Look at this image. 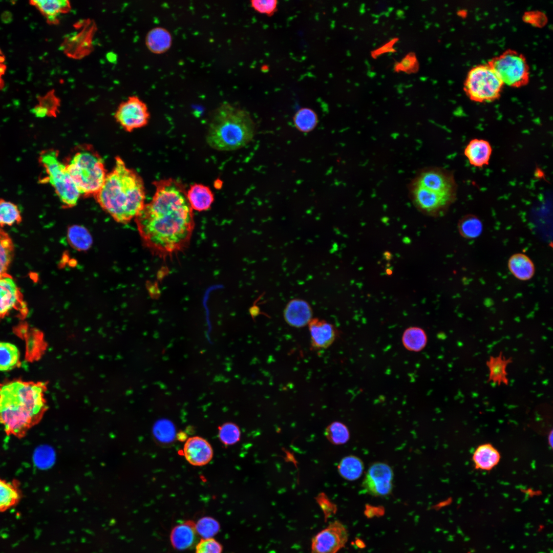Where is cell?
Instances as JSON below:
<instances>
[{
    "label": "cell",
    "instance_id": "cell-45",
    "mask_svg": "<svg viewBox=\"0 0 553 553\" xmlns=\"http://www.w3.org/2000/svg\"><path fill=\"white\" fill-rule=\"evenodd\" d=\"M398 40L399 39L397 37L393 38L380 47L372 51L371 52L372 58L376 59L385 54L395 52L394 46Z\"/></svg>",
    "mask_w": 553,
    "mask_h": 553
},
{
    "label": "cell",
    "instance_id": "cell-15",
    "mask_svg": "<svg viewBox=\"0 0 553 553\" xmlns=\"http://www.w3.org/2000/svg\"><path fill=\"white\" fill-rule=\"evenodd\" d=\"M185 459L194 466H203L212 459L214 452L211 445L205 439L193 436L185 441L183 449Z\"/></svg>",
    "mask_w": 553,
    "mask_h": 553
},
{
    "label": "cell",
    "instance_id": "cell-40",
    "mask_svg": "<svg viewBox=\"0 0 553 553\" xmlns=\"http://www.w3.org/2000/svg\"><path fill=\"white\" fill-rule=\"evenodd\" d=\"M58 104L57 99L53 95L49 94L42 98L32 112L37 117L53 116L56 115Z\"/></svg>",
    "mask_w": 553,
    "mask_h": 553
},
{
    "label": "cell",
    "instance_id": "cell-46",
    "mask_svg": "<svg viewBox=\"0 0 553 553\" xmlns=\"http://www.w3.org/2000/svg\"><path fill=\"white\" fill-rule=\"evenodd\" d=\"M2 62L3 61H0V85L2 82V77L5 70V66L2 63Z\"/></svg>",
    "mask_w": 553,
    "mask_h": 553
},
{
    "label": "cell",
    "instance_id": "cell-5",
    "mask_svg": "<svg viewBox=\"0 0 553 553\" xmlns=\"http://www.w3.org/2000/svg\"><path fill=\"white\" fill-rule=\"evenodd\" d=\"M64 164L80 196L95 197L107 173L102 158L94 148L88 144L78 146Z\"/></svg>",
    "mask_w": 553,
    "mask_h": 553
},
{
    "label": "cell",
    "instance_id": "cell-36",
    "mask_svg": "<svg viewBox=\"0 0 553 553\" xmlns=\"http://www.w3.org/2000/svg\"><path fill=\"white\" fill-rule=\"evenodd\" d=\"M153 434L155 439L160 443H168L175 439V428L171 421L162 419L157 421L154 425Z\"/></svg>",
    "mask_w": 553,
    "mask_h": 553
},
{
    "label": "cell",
    "instance_id": "cell-2",
    "mask_svg": "<svg viewBox=\"0 0 553 553\" xmlns=\"http://www.w3.org/2000/svg\"><path fill=\"white\" fill-rule=\"evenodd\" d=\"M43 382L20 379L0 383V424L8 436L22 438L47 410Z\"/></svg>",
    "mask_w": 553,
    "mask_h": 553
},
{
    "label": "cell",
    "instance_id": "cell-30",
    "mask_svg": "<svg viewBox=\"0 0 553 553\" xmlns=\"http://www.w3.org/2000/svg\"><path fill=\"white\" fill-rule=\"evenodd\" d=\"M402 342L408 350L419 352L426 346L427 336L422 329L417 327H409L403 332Z\"/></svg>",
    "mask_w": 553,
    "mask_h": 553
},
{
    "label": "cell",
    "instance_id": "cell-16",
    "mask_svg": "<svg viewBox=\"0 0 553 553\" xmlns=\"http://www.w3.org/2000/svg\"><path fill=\"white\" fill-rule=\"evenodd\" d=\"M286 322L296 328L302 327L311 321L312 311L305 301L294 299L288 303L284 313Z\"/></svg>",
    "mask_w": 553,
    "mask_h": 553
},
{
    "label": "cell",
    "instance_id": "cell-33",
    "mask_svg": "<svg viewBox=\"0 0 553 553\" xmlns=\"http://www.w3.org/2000/svg\"><path fill=\"white\" fill-rule=\"evenodd\" d=\"M14 255V246L12 239L0 228V274L7 272Z\"/></svg>",
    "mask_w": 553,
    "mask_h": 553
},
{
    "label": "cell",
    "instance_id": "cell-34",
    "mask_svg": "<svg viewBox=\"0 0 553 553\" xmlns=\"http://www.w3.org/2000/svg\"><path fill=\"white\" fill-rule=\"evenodd\" d=\"M293 122L296 128L305 133L312 131L317 125L318 117L312 109L303 108L299 110L293 117Z\"/></svg>",
    "mask_w": 553,
    "mask_h": 553
},
{
    "label": "cell",
    "instance_id": "cell-4",
    "mask_svg": "<svg viewBox=\"0 0 553 553\" xmlns=\"http://www.w3.org/2000/svg\"><path fill=\"white\" fill-rule=\"evenodd\" d=\"M255 130V124L248 112L225 102L214 111L206 140L214 150L235 151L252 140Z\"/></svg>",
    "mask_w": 553,
    "mask_h": 553
},
{
    "label": "cell",
    "instance_id": "cell-41",
    "mask_svg": "<svg viewBox=\"0 0 553 553\" xmlns=\"http://www.w3.org/2000/svg\"><path fill=\"white\" fill-rule=\"evenodd\" d=\"M419 68V64L415 53L409 52L400 61L394 64L393 70L397 73L403 72L410 74L417 73Z\"/></svg>",
    "mask_w": 553,
    "mask_h": 553
},
{
    "label": "cell",
    "instance_id": "cell-47",
    "mask_svg": "<svg viewBox=\"0 0 553 553\" xmlns=\"http://www.w3.org/2000/svg\"><path fill=\"white\" fill-rule=\"evenodd\" d=\"M3 60V58L1 56V52H0V61H2Z\"/></svg>",
    "mask_w": 553,
    "mask_h": 553
},
{
    "label": "cell",
    "instance_id": "cell-12",
    "mask_svg": "<svg viewBox=\"0 0 553 553\" xmlns=\"http://www.w3.org/2000/svg\"><path fill=\"white\" fill-rule=\"evenodd\" d=\"M411 182L433 193L456 196L454 177L450 172L441 168H423Z\"/></svg>",
    "mask_w": 553,
    "mask_h": 553
},
{
    "label": "cell",
    "instance_id": "cell-13",
    "mask_svg": "<svg viewBox=\"0 0 553 553\" xmlns=\"http://www.w3.org/2000/svg\"><path fill=\"white\" fill-rule=\"evenodd\" d=\"M345 525L335 520L318 533L312 539L311 553H337L348 541Z\"/></svg>",
    "mask_w": 553,
    "mask_h": 553
},
{
    "label": "cell",
    "instance_id": "cell-38",
    "mask_svg": "<svg viewBox=\"0 0 553 553\" xmlns=\"http://www.w3.org/2000/svg\"><path fill=\"white\" fill-rule=\"evenodd\" d=\"M197 534L202 539L212 538L220 530V526L217 520L212 517L205 516L198 520L195 524Z\"/></svg>",
    "mask_w": 553,
    "mask_h": 553
},
{
    "label": "cell",
    "instance_id": "cell-3",
    "mask_svg": "<svg viewBox=\"0 0 553 553\" xmlns=\"http://www.w3.org/2000/svg\"><path fill=\"white\" fill-rule=\"evenodd\" d=\"M100 207L116 221L127 223L135 218L145 205V190L141 176L127 167L119 156L94 197Z\"/></svg>",
    "mask_w": 553,
    "mask_h": 553
},
{
    "label": "cell",
    "instance_id": "cell-39",
    "mask_svg": "<svg viewBox=\"0 0 553 553\" xmlns=\"http://www.w3.org/2000/svg\"><path fill=\"white\" fill-rule=\"evenodd\" d=\"M218 437L221 442L225 445L235 444L240 439V429L233 422H225L219 428Z\"/></svg>",
    "mask_w": 553,
    "mask_h": 553
},
{
    "label": "cell",
    "instance_id": "cell-24",
    "mask_svg": "<svg viewBox=\"0 0 553 553\" xmlns=\"http://www.w3.org/2000/svg\"><path fill=\"white\" fill-rule=\"evenodd\" d=\"M472 458L476 469L490 471L499 462L500 454L492 444L484 443L476 448Z\"/></svg>",
    "mask_w": 553,
    "mask_h": 553
},
{
    "label": "cell",
    "instance_id": "cell-19",
    "mask_svg": "<svg viewBox=\"0 0 553 553\" xmlns=\"http://www.w3.org/2000/svg\"><path fill=\"white\" fill-rule=\"evenodd\" d=\"M197 534L195 524L192 521H186L173 527L170 534L171 542L176 549L185 550L194 544Z\"/></svg>",
    "mask_w": 553,
    "mask_h": 553
},
{
    "label": "cell",
    "instance_id": "cell-29",
    "mask_svg": "<svg viewBox=\"0 0 553 553\" xmlns=\"http://www.w3.org/2000/svg\"><path fill=\"white\" fill-rule=\"evenodd\" d=\"M458 230L460 235L466 239L479 237L483 231V224L476 216L468 214L462 217L458 221Z\"/></svg>",
    "mask_w": 553,
    "mask_h": 553
},
{
    "label": "cell",
    "instance_id": "cell-17",
    "mask_svg": "<svg viewBox=\"0 0 553 553\" xmlns=\"http://www.w3.org/2000/svg\"><path fill=\"white\" fill-rule=\"evenodd\" d=\"M492 153V148L489 142L477 138L471 140L464 151L470 164L477 167L488 165Z\"/></svg>",
    "mask_w": 553,
    "mask_h": 553
},
{
    "label": "cell",
    "instance_id": "cell-11",
    "mask_svg": "<svg viewBox=\"0 0 553 553\" xmlns=\"http://www.w3.org/2000/svg\"><path fill=\"white\" fill-rule=\"evenodd\" d=\"M114 117L125 131L131 132L146 125L150 114L142 100L136 96H132L120 103Z\"/></svg>",
    "mask_w": 553,
    "mask_h": 553
},
{
    "label": "cell",
    "instance_id": "cell-26",
    "mask_svg": "<svg viewBox=\"0 0 553 553\" xmlns=\"http://www.w3.org/2000/svg\"><path fill=\"white\" fill-rule=\"evenodd\" d=\"M21 498L22 492L17 480L8 481L0 478V512L16 505Z\"/></svg>",
    "mask_w": 553,
    "mask_h": 553
},
{
    "label": "cell",
    "instance_id": "cell-20",
    "mask_svg": "<svg viewBox=\"0 0 553 553\" xmlns=\"http://www.w3.org/2000/svg\"><path fill=\"white\" fill-rule=\"evenodd\" d=\"M186 198L192 209L199 211L208 210L214 201L210 188L200 183L190 185L186 190Z\"/></svg>",
    "mask_w": 553,
    "mask_h": 553
},
{
    "label": "cell",
    "instance_id": "cell-37",
    "mask_svg": "<svg viewBox=\"0 0 553 553\" xmlns=\"http://www.w3.org/2000/svg\"><path fill=\"white\" fill-rule=\"evenodd\" d=\"M328 440L334 444L339 445L346 443L350 437L347 427L340 422H333L330 424L325 432Z\"/></svg>",
    "mask_w": 553,
    "mask_h": 553
},
{
    "label": "cell",
    "instance_id": "cell-7",
    "mask_svg": "<svg viewBox=\"0 0 553 553\" xmlns=\"http://www.w3.org/2000/svg\"><path fill=\"white\" fill-rule=\"evenodd\" d=\"M503 85L487 63L474 66L469 71L464 83V91L474 101L489 102L499 97Z\"/></svg>",
    "mask_w": 553,
    "mask_h": 553
},
{
    "label": "cell",
    "instance_id": "cell-1",
    "mask_svg": "<svg viewBox=\"0 0 553 553\" xmlns=\"http://www.w3.org/2000/svg\"><path fill=\"white\" fill-rule=\"evenodd\" d=\"M153 184L152 200L135 220L144 244L155 254L166 257L188 245L195 225L194 214L181 181L169 178Z\"/></svg>",
    "mask_w": 553,
    "mask_h": 553
},
{
    "label": "cell",
    "instance_id": "cell-44",
    "mask_svg": "<svg viewBox=\"0 0 553 553\" xmlns=\"http://www.w3.org/2000/svg\"><path fill=\"white\" fill-rule=\"evenodd\" d=\"M36 455V462L41 467L50 466L55 460L54 452L50 447H43L37 452Z\"/></svg>",
    "mask_w": 553,
    "mask_h": 553
},
{
    "label": "cell",
    "instance_id": "cell-42",
    "mask_svg": "<svg viewBox=\"0 0 553 553\" xmlns=\"http://www.w3.org/2000/svg\"><path fill=\"white\" fill-rule=\"evenodd\" d=\"M250 6L257 12L272 16L278 10V1L276 0H252L250 2Z\"/></svg>",
    "mask_w": 553,
    "mask_h": 553
},
{
    "label": "cell",
    "instance_id": "cell-32",
    "mask_svg": "<svg viewBox=\"0 0 553 553\" xmlns=\"http://www.w3.org/2000/svg\"><path fill=\"white\" fill-rule=\"evenodd\" d=\"M22 221V214L18 206L13 202L0 198V228L18 224Z\"/></svg>",
    "mask_w": 553,
    "mask_h": 553
},
{
    "label": "cell",
    "instance_id": "cell-35",
    "mask_svg": "<svg viewBox=\"0 0 553 553\" xmlns=\"http://www.w3.org/2000/svg\"><path fill=\"white\" fill-rule=\"evenodd\" d=\"M68 235L71 244L78 250L88 249L91 245V236L82 226H72L69 229Z\"/></svg>",
    "mask_w": 553,
    "mask_h": 553
},
{
    "label": "cell",
    "instance_id": "cell-6",
    "mask_svg": "<svg viewBox=\"0 0 553 553\" xmlns=\"http://www.w3.org/2000/svg\"><path fill=\"white\" fill-rule=\"evenodd\" d=\"M58 152L53 148L42 151L38 162L46 173L41 183H49L66 208L75 206L80 194L68 173L65 164L59 159Z\"/></svg>",
    "mask_w": 553,
    "mask_h": 553
},
{
    "label": "cell",
    "instance_id": "cell-28",
    "mask_svg": "<svg viewBox=\"0 0 553 553\" xmlns=\"http://www.w3.org/2000/svg\"><path fill=\"white\" fill-rule=\"evenodd\" d=\"M363 461L355 456H348L339 463L337 469L340 475L344 479L353 481L358 479L364 471Z\"/></svg>",
    "mask_w": 553,
    "mask_h": 553
},
{
    "label": "cell",
    "instance_id": "cell-27",
    "mask_svg": "<svg viewBox=\"0 0 553 553\" xmlns=\"http://www.w3.org/2000/svg\"><path fill=\"white\" fill-rule=\"evenodd\" d=\"M20 365V353L17 347L10 343L0 342V371H10Z\"/></svg>",
    "mask_w": 553,
    "mask_h": 553
},
{
    "label": "cell",
    "instance_id": "cell-8",
    "mask_svg": "<svg viewBox=\"0 0 553 553\" xmlns=\"http://www.w3.org/2000/svg\"><path fill=\"white\" fill-rule=\"evenodd\" d=\"M503 84L519 88L526 85L529 70L524 56L516 51L507 50L488 62Z\"/></svg>",
    "mask_w": 553,
    "mask_h": 553
},
{
    "label": "cell",
    "instance_id": "cell-18",
    "mask_svg": "<svg viewBox=\"0 0 553 553\" xmlns=\"http://www.w3.org/2000/svg\"><path fill=\"white\" fill-rule=\"evenodd\" d=\"M309 324L313 347L326 348L332 344L336 337V331L332 325L317 319L311 320Z\"/></svg>",
    "mask_w": 553,
    "mask_h": 553
},
{
    "label": "cell",
    "instance_id": "cell-23",
    "mask_svg": "<svg viewBox=\"0 0 553 553\" xmlns=\"http://www.w3.org/2000/svg\"><path fill=\"white\" fill-rule=\"evenodd\" d=\"M173 37L166 28L156 27L151 29L145 37V44L153 53L161 54L167 52L171 47Z\"/></svg>",
    "mask_w": 553,
    "mask_h": 553
},
{
    "label": "cell",
    "instance_id": "cell-21",
    "mask_svg": "<svg viewBox=\"0 0 553 553\" xmlns=\"http://www.w3.org/2000/svg\"><path fill=\"white\" fill-rule=\"evenodd\" d=\"M507 267L512 274L520 281H529L535 274L534 262L529 257L522 253L512 254L508 259Z\"/></svg>",
    "mask_w": 553,
    "mask_h": 553
},
{
    "label": "cell",
    "instance_id": "cell-14",
    "mask_svg": "<svg viewBox=\"0 0 553 553\" xmlns=\"http://www.w3.org/2000/svg\"><path fill=\"white\" fill-rule=\"evenodd\" d=\"M393 479V472L390 466L384 463H375L369 467L363 486L372 496H385L392 491Z\"/></svg>",
    "mask_w": 553,
    "mask_h": 553
},
{
    "label": "cell",
    "instance_id": "cell-22",
    "mask_svg": "<svg viewBox=\"0 0 553 553\" xmlns=\"http://www.w3.org/2000/svg\"><path fill=\"white\" fill-rule=\"evenodd\" d=\"M513 362V358L505 357L501 351L497 356H491L486 361V365L488 368L489 374L487 382H492L497 385L502 384L508 385L507 366Z\"/></svg>",
    "mask_w": 553,
    "mask_h": 553
},
{
    "label": "cell",
    "instance_id": "cell-9",
    "mask_svg": "<svg viewBox=\"0 0 553 553\" xmlns=\"http://www.w3.org/2000/svg\"><path fill=\"white\" fill-rule=\"evenodd\" d=\"M28 309L23 294L12 275L0 274V321L12 313L25 318Z\"/></svg>",
    "mask_w": 553,
    "mask_h": 553
},
{
    "label": "cell",
    "instance_id": "cell-43",
    "mask_svg": "<svg viewBox=\"0 0 553 553\" xmlns=\"http://www.w3.org/2000/svg\"><path fill=\"white\" fill-rule=\"evenodd\" d=\"M222 545L215 539H201L196 547L195 553H222Z\"/></svg>",
    "mask_w": 553,
    "mask_h": 553
},
{
    "label": "cell",
    "instance_id": "cell-31",
    "mask_svg": "<svg viewBox=\"0 0 553 553\" xmlns=\"http://www.w3.org/2000/svg\"><path fill=\"white\" fill-rule=\"evenodd\" d=\"M21 334L28 336L27 338V357L29 360L37 359L40 356L45 349V343L43 335L37 330H31L28 332L25 327L22 328Z\"/></svg>",
    "mask_w": 553,
    "mask_h": 553
},
{
    "label": "cell",
    "instance_id": "cell-25",
    "mask_svg": "<svg viewBox=\"0 0 553 553\" xmlns=\"http://www.w3.org/2000/svg\"><path fill=\"white\" fill-rule=\"evenodd\" d=\"M31 3L50 23L57 22L58 17L71 8L70 2L66 0H36Z\"/></svg>",
    "mask_w": 553,
    "mask_h": 553
},
{
    "label": "cell",
    "instance_id": "cell-10",
    "mask_svg": "<svg viewBox=\"0 0 553 553\" xmlns=\"http://www.w3.org/2000/svg\"><path fill=\"white\" fill-rule=\"evenodd\" d=\"M410 199L422 213L433 217L442 215L455 200L456 196L431 192L411 182L409 186Z\"/></svg>",
    "mask_w": 553,
    "mask_h": 553
}]
</instances>
